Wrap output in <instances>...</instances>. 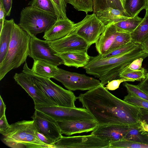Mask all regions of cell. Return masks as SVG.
Wrapping results in <instances>:
<instances>
[{
    "instance_id": "obj_29",
    "label": "cell",
    "mask_w": 148,
    "mask_h": 148,
    "mask_svg": "<svg viewBox=\"0 0 148 148\" xmlns=\"http://www.w3.org/2000/svg\"><path fill=\"white\" fill-rule=\"evenodd\" d=\"M146 70L142 68L139 70L133 71L127 67L120 73V78H126L141 82L146 78Z\"/></svg>"
},
{
    "instance_id": "obj_38",
    "label": "cell",
    "mask_w": 148,
    "mask_h": 148,
    "mask_svg": "<svg viewBox=\"0 0 148 148\" xmlns=\"http://www.w3.org/2000/svg\"><path fill=\"white\" fill-rule=\"evenodd\" d=\"M5 115L0 118V133L4 136L9 128Z\"/></svg>"
},
{
    "instance_id": "obj_1",
    "label": "cell",
    "mask_w": 148,
    "mask_h": 148,
    "mask_svg": "<svg viewBox=\"0 0 148 148\" xmlns=\"http://www.w3.org/2000/svg\"><path fill=\"white\" fill-rule=\"evenodd\" d=\"M77 99L99 125H140L138 116L140 108L116 97L101 84L80 94Z\"/></svg>"
},
{
    "instance_id": "obj_28",
    "label": "cell",
    "mask_w": 148,
    "mask_h": 148,
    "mask_svg": "<svg viewBox=\"0 0 148 148\" xmlns=\"http://www.w3.org/2000/svg\"><path fill=\"white\" fill-rule=\"evenodd\" d=\"M28 5L56 16L57 14L51 0H32Z\"/></svg>"
},
{
    "instance_id": "obj_21",
    "label": "cell",
    "mask_w": 148,
    "mask_h": 148,
    "mask_svg": "<svg viewBox=\"0 0 148 148\" xmlns=\"http://www.w3.org/2000/svg\"><path fill=\"white\" fill-rule=\"evenodd\" d=\"M14 19H5L3 28L0 32V63L3 60L8 51L11 39L14 23Z\"/></svg>"
},
{
    "instance_id": "obj_25",
    "label": "cell",
    "mask_w": 148,
    "mask_h": 148,
    "mask_svg": "<svg viewBox=\"0 0 148 148\" xmlns=\"http://www.w3.org/2000/svg\"><path fill=\"white\" fill-rule=\"evenodd\" d=\"M143 18L138 15L113 24L118 31L131 33L136 28Z\"/></svg>"
},
{
    "instance_id": "obj_4",
    "label": "cell",
    "mask_w": 148,
    "mask_h": 148,
    "mask_svg": "<svg viewBox=\"0 0 148 148\" xmlns=\"http://www.w3.org/2000/svg\"><path fill=\"white\" fill-rule=\"evenodd\" d=\"M33 120H23L10 125L2 140L12 148H51L41 141L36 134Z\"/></svg>"
},
{
    "instance_id": "obj_40",
    "label": "cell",
    "mask_w": 148,
    "mask_h": 148,
    "mask_svg": "<svg viewBox=\"0 0 148 148\" xmlns=\"http://www.w3.org/2000/svg\"><path fill=\"white\" fill-rule=\"evenodd\" d=\"M12 0H0L1 3L6 13V16L10 15L12 4Z\"/></svg>"
},
{
    "instance_id": "obj_42",
    "label": "cell",
    "mask_w": 148,
    "mask_h": 148,
    "mask_svg": "<svg viewBox=\"0 0 148 148\" xmlns=\"http://www.w3.org/2000/svg\"><path fill=\"white\" fill-rule=\"evenodd\" d=\"M140 110L138 116L139 121H144L148 124V110L140 108Z\"/></svg>"
},
{
    "instance_id": "obj_37",
    "label": "cell",
    "mask_w": 148,
    "mask_h": 148,
    "mask_svg": "<svg viewBox=\"0 0 148 148\" xmlns=\"http://www.w3.org/2000/svg\"><path fill=\"white\" fill-rule=\"evenodd\" d=\"M133 79L126 78H120L112 80L106 85L105 88L110 90H115L119 88L120 84L125 82H134Z\"/></svg>"
},
{
    "instance_id": "obj_14",
    "label": "cell",
    "mask_w": 148,
    "mask_h": 148,
    "mask_svg": "<svg viewBox=\"0 0 148 148\" xmlns=\"http://www.w3.org/2000/svg\"><path fill=\"white\" fill-rule=\"evenodd\" d=\"M49 42L52 47L58 53L87 52L90 46L82 38L73 33L60 39Z\"/></svg>"
},
{
    "instance_id": "obj_12",
    "label": "cell",
    "mask_w": 148,
    "mask_h": 148,
    "mask_svg": "<svg viewBox=\"0 0 148 148\" xmlns=\"http://www.w3.org/2000/svg\"><path fill=\"white\" fill-rule=\"evenodd\" d=\"M31 117L37 131L54 142L62 136L56 121L51 117L35 110Z\"/></svg>"
},
{
    "instance_id": "obj_45",
    "label": "cell",
    "mask_w": 148,
    "mask_h": 148,
    "mask_svg": "<svg viewBox=\"0 0 148 148\" xmlns=\"http://www.w3.org/2000/svg\"><path fill=\"white\" fill-rule=\"evenodd\" d=\"M140 45L142 51L148 54V38L145 40Z\"/></svg>"
},
{
    "instance_id": "obj_11",
    "label": "cell",
    "mask_w": 148,
    "mask_h": 148,
    "mask_svg": "<svg viewBox=\"0 0 148 148\" xmlns=\"http://www.w3.org/2000/svg\"><path fill=\"white\" fill-rule=\"evenodd\" d=\"M58 53L51 46L49 41L31 36L30 54L29 56L34 60H44L58 66L64 64L63 60Z\"/></svg>"
},
{
    "instance_id": "obj_10",
    "label": "cell",
    "mask_w": 148,
    "mask_h": 148,
    "mask_svg": "<svg viewBox=\"0 0 148 148\" xmlns=\"http://www.w3.org/2000/svg\"><path fill=\"white\" fill-rule=\"evenodd\" d=\"M110 143L90 134L87 135L62 137L55 142L53 148H109Z\"/></svg>"
},
{
    "instance_id": "obj_6",
    "label": "cell",
    "mask_w": 148,
    "mask_h": 148,
    "mask_svg": "<svg viewBox=\"0 0 148 148\" xmlns=\"http://www.w3.org/2000/svg\"><path fill=\"white\" fill-rule=\"evenodd\" d=\"M57 20L56 16L29 6L21 11L18 25L30 36H36L48 30Z\"/></svg>"
},
{
    "instance_id": "obj_34",
    "label": "cell",
    "mask_w": 148,
    "mask_h": 148,
    "mask_svg": "<svg viewBox=\"0 0 148 148\" xmlns=\"http://www.w3.org/2000/svg\"><path fill=\"white\" fill-rule=\"evenodd\" d=\"M123 85L126 88L128 94L133 95L148 101V94L141 90L137 85L124 82Z\"/></svg>"
},
{
    "instance_id": "obj_51",
    "label": "cell",
    "mask_w": 148,
    "mask_h": 148,
    "mask_svg": "<svg viewBox=\"0 0 148 148\" xmlns=\"http://www.w3.org/2000/svg\"><path fill=\"white\" fill-rule=\"evenodd\" d=\"M146 78L148 79V72L147 73V74H146Z\"/></svg>"
},
{
    "instance_id": "obj_2",
    "label": "cell",
    "mask_w": 148,
    "mask_h": 148,
    "mask_svg": "<svg viewBox=\"0 0 148 148\" xmlns=\"http://www.w3.org/2000/svg\"><path fill=\"white\" fill-rule=\"evenodd\" d=\"M147 57L148 54L142 51L140 44L130 51L116 56L102 58L99 54L90 56L88 63L83 68L88 74L99 78L104 86L112 80L120 78V73L134 60Z\"/></svg>"
},
{
    "instance_id": "obj_47",
    "label": "cell",
    "mask_w": 148,
    "mask_h": 148,
    "mask_svg": "<svg viewBox=\"0 0 148 148\" xmlns=\"http://www.w3.org/2000/svg\"><path fill=\"white\" fill-rule=\"evenodd\" d=\"M140 127L141 130L142 131H145L148 133V124L145 123L144 121H139Z\"/></svg>"
},
{
    "instance_id": "obj_20",
    "label": "cell",
    "mask_w": 148,
    "mask_h": 148,
    "mask_svg": "<svg viewBox=\"0 0 148 148\" xmlns=\"http://www.w3.org/2000/svg\"><path fill=\"white\" fill-rule=\"evenodd\" d=\"M58 55L63 60L64 65L77 68L86 66L90 57L87 52L58 53Z\"/></svg>"
},
{
    "instance_id": "obj_19",
    "label": "cell",
    "mask_w": 148,
    "mask_h": 148,
    "mask_svg": "<svg viewBox=\"0 0 148 148\" xmlns=\"http://www.w3.org/2000/svg\"><path fill=\"white\" fill-rule=\"evenodd\" d=\"M95 13L97 17L106 25L131 17L125 12L111 7L99 11Z\"/></svg>"
},
{
    "instance_id": "obj_41",
    "label": "cell",
    "mask_w": 148,
    "mask_h": 148,
    "mask_svg": "<svg viewBox=\"0 0 148 148\" xmlns=\"http://www.w3.org/2000/svg\"><path fill=\"white\" fill-rule=\"evenodd\" d=\"M36 134L41 141L50 146L51 148H52V146L54 143L53 141L49 139L43 134L37 131L36 132Z\"/></svg>"
},
{
    "instance_id": "obj_16",
    "label": "cell",
    "mask_w": 148,
    "mask_h": 148,
    "mask_svg": "<svg viewBox=\"0 0 148 148\" xmlns=\"http://www.w3.org/2000/svg\"><path fill=\"white\" fill-rule=\"evenodd\" d=\"M128 127V126L115 124L98 125L91 134L110 143L123 139Z\"/></svg>"
},
{
    "instance_id": "obj_17",
    "label": "cell",
    "mask_w": 148,
    "mask_h": 148,
    "mask_svg": "<svg viewBox=\"0 0 148 148\" xmlns=\"http://www.w3.org/2000/svg\"><path fill=\"white\" fill-rule=\"evenodd\" d=\"M74 24L68 18L57 20L48 30L44 32L43 38L49 41L62 38L72 33Z\"/></svg>"
},
{
    "instance_id": "obj_30",
    "label": "cell",
    "mask_w": 148,
    "mask_h": 148,
    "mask_svg": "<svg viewBox=\"0 0 148 148\" xmlns=\"http://www.w3.org/2000/svg\"><path fill=\"white\" fill-rule=\"evenodd\" d=\"M140 44L131 41L125 45L116 48L108 54L100 56L102 58H108L119 56L126 53L138 47Z\"/></svg>"
},
{
    "instance_id": "obj_32",
    "label": "cell",
    "mask_w": 148,
    "mask_h": 148,
    "mask_svg": "<svg viewBox=\"0 0 148 148\" xmlns=\"http://www.w3.org/2000/svg\"><path fill=\"white\" fill-rule=\"evenodd\" d=\"M109 148H148V145L123 139L110 143Z\"/></svg>"
},
{
    "instance_id": "obj_49",
    "label": "cell",
    "mask_w": 148,
    "mask_h": 148,
    "mask_svg": "<svg viewBox=\"0 0 148 148\" xmlns=\"http://www.w3.org/2000/svg\"><path fill=\"white\" fill-rule=\"evenodd\" d=\"M145 9L146 12L145 15H148V0H147L146 7Z\"/></svg>"
},
{
    "instance_id": "obj_24",
    "label": "cell",
    "mask_w": 148,
    "mask_h": 148,
    "mask_svg": "<svg viewBox=\"0 0 148 148\" xmlns=\"http://www.w3.org/2000/svg\"><path fill=\"white\" fill-rule=\"evenodd\" d=\"M132 41L141 44L148 38V15H145L140 23L131 34Z\"/></svg>"
},
{
    "instance_id": "obj_39",
    "label": "cell",
    "mask_w": 148,
    "mask_h": 148,
    "mask_svg": "<svg viewBox=\"0 0 148 148\" xmlns=\"http://www.w3.org/2000/svg\"><path fill=\"white\" fill-rule=\"evenodd\" d=\"M144 59L140 58L133 61L128 66L130 69L133 71L138 70L141 69L142 63Z\"/></svg>"
},
{
    "instance_id": "obj_27",
    "label": "cell",
    "mask_w": 148,
    "mask_h": 148,
    "mask_svg": "<svg viewBox=\"0 0 148 148\" xmlns=\"http://www.w3.org/2000/svg\"><path fill=\"white\" fill-rule=\"evenodd\" d=\"M93 12L95 13L110 7L125 12L121 0H92Z\"/></svg>"
},
{
    "instance_id": "obj_23",
    "label": "cell",
    "mask_w": 148,
    "mask_h": 148,
    "mask_svg": "<svg viewBox=\"0 0 148 148\" xmlns=\"http://www.w3.org/2000/svg\"><path fill=\"white\" fill-rule=\"evenodd\" d=\"M124 139L148 145V133L141 130L140 126L128 127Z\"/></svg>"
},
{
    "instance_id": "obj_22",
    "label": "cell",
    "mask_w": 148,
    "mask_h": 148,
    "mask_svg": "<svg viewBox=\"0 0 148 148\" xmlns=\"http://www.w3.org/2000/svg\"><path fill=\"white\" fill-rule=\"evenodd\" d=\"M32 71L40 76L47 78H53L60 73L58 66L41 60H34L31 69Z\"/></svg>"
},
{
    "instance_id": "obj_8",
    "label": "cell",
    "mask_w": 148,
    "mask_h": 148,
    "mask_svg": "<svg viewBox=\"0 0 148 148\" xmlns=\"http://www.w3.org/2000/svg\"><path fill=\"white\" fill-rule=\"evenodd\" d=\"M34 108L56 121L96 120L87 110L84 108L40 105H35Z\"/></svg>"
},
{
    "instance_id": "obj_46",
    "label": "cell",
    "mask_w": 148,
    "mask_h": 148,
    "mask_svg": "<svg viewBox=\"0 0 148 148\" xmlns=\"http://www.w3.org/2000/svg\"><path fill=\"white\" fill-rule=\"evenodd\" d=\"M6 16L5 11L1 3H0V20L5 19Z\"/></svg>"
},
{
    "instance_id": "obj_3",
    "label": "cell",
    "mask_w": 148,
    "mask_h": 148,
    "mask_svg": "<svg viewBox=\"0 0 148 148\" xmlns=\"http://www.w3.org/2000/svg\"><path fill=\"white\" fill-rule=\"evenodd\" d=\"M31 36L14 23L11 40L6 55L0 63V80L11 70L26 61L30 54Z\"/></svg>"
},
{
    "instance_id": "obj_5",
    "label": "cell",
    "mask_w": 148,
    "mask_h": 148,
    "mask_svg": "<svg viewBox=\"0 0 148 148\" xmlns=\"http://www.w3.org/2000/svg\"><path fill=\"white\" fill-rule=\"evenodd\" d=\"M22 72L31 75L37 87L57 106L76 107L75 102L77 97L71 90L63 88L53 82L50 78L35 73L29 68L26 62Z\"/></svg>"
},
{
    "instance_id": "obj_44",
    "label": "cell",
    "mask_w": 148,
    "mask_h": 148,
    "mask_svg": "<svg viewBox=\"0 0 148 148\" xmlns=\"http://www.w3.org/2000/svg\"><path fill=\"white\" fill-rule=\"evenodd\" d=\"M6 109L5 104L1 96H0V118L5 115V111Z\"/></svg>"
},
{
    "instance_id": "obj_9",
    "label": "cell",
    "mask_w": 148,
    "mask_h": 148,
    "mask_svg": "<svg viewBox=\"0 0 148 148\" xmlns=\"http://www.w3.org/2000/svg\"><path fill=\"white\" fill-rule=\"evenodd\" d=\"M60 73L53 79L60 82L70 90H88L101 84L95 78L76 73L67 71L59 68Z\"/></svg>"
},
{
    "instance_id": "obj_35",
    "label": "cell",
    "mask_w": 148,
    "mask_h": 148,
    "mask_svg": "<svg viewBox=\"0 0 148 148\" xmlns=\"http://www.w3.org/2000/svg\"><path fill=\"white\" fill-rule=\"evenodd\" d=\"M57 14V20L65 19L66 14V3L65 0H51Z\"/></svg>"
},
{
    "instance_id": "obj_48",
    "label": "cell",
    "mask_w": 148,
    "mask_h": 148,
    "mask_svg": "<svg viewBox=\"0 0 148 148\" xmlns=\"http://www.w3.org/2000/svg\"><path fill=\"white\" fill-rule=\"evenodd\" d=\"M5 20H0V32L1 31L3 26L4 22Z\"/></svg>"
},
{
    "instance_id": "obj_13",
    "label": "cell",
    "mask_w": 148,
    "mask_h": 148,
    "mask_svg": "<svg viewBox=\"0 0 148 148\" xmlns=\"http://www.w3.org/2000/svg\"><path fill=\"white\" fill-rule=\"evenodd\" d=\"M14 79L32 98L34 105L57 106L47 97L34 84L32 77L23 72L16 73Z\"/></svg>"
},
{
    "instance_id": "obj_26",
    "label": "cell",
    "mask_w": 148,
    "mask_h": 148,
    "mask_svg": "<svg viewBox=\"0 0 148 148\" xmlns=\"http://www.w3.org/2000/svg\"><path fill=\"white\" fill-rule=\"evenodd\" d=\"M147 0H125L123 7L126 13L131 17L138 15L146 7Z\"/></svg>"
},
{
    "instance_id": "obj_50",
    "label": "cell",
    "mask_w": 148,
    "mask_h": 148,
    "mask_svg": "<svg viewBox=\"0 0 148 148\" xmlns=\"http://www.w3.org/2000/svg\"><path fill=\"white\" fill-rule=\"evenodd\" d=\"M121 1L123 4V6L125 0H121Z\"/></svg>"
},
{
    "instance_id": "obj_36",
    "label": "cell",
    "mask_w": 148,
    "mask_h": 148,
    "mask_svg": "<svg viewBox=\"0 0 148 148\" xmlns=\"http://www.w3.org/2000/svg\"><path fill=\"white\" fill-rule=\"evenodd\" d=\"M123 100L140 108L148 110V101L135 96L128 94L124 97Z\"/></svg>"
},
{
    "instance_id": "obj_33",
    "label": "cell",
    "mask_w": 148,
    "mask_h": 148,
    "mask_svg": "<svg viewBox=\"0 0 148 148\" xmlns=\"http://www.w3.org/2000/svg\"><path fill=\"white\" fill-rule=\"evenodd\" d=\"M131 34L119 32L117 30L112 50L132 41Z\"/></svg>"
},
{
    "instance_id": "obj_43",
    "label": "cell",
    "mask_w": 148,
    "mask_h": 148,
    "mask_svg": "<svg viewBox=\"0 0 148 148\" xmlns=\"http://www.w3.org/2000/svg\"><path fill=\"white\" fill-rule=\"evenodd\" d=\"M137 86L141 90L148 94V79L145 78L143 79Z\"/></svg>"
},
{
    "instance_id": "obj_18",
    "label": "cell",
    "mask_w": 148,
    "mask_h": 148,
    "mask_svg": "<svg viewBox=\"0 0 148 148\" xmlns=\"http://www.w3.org/2000/svg\"><path fill=\"white\" fill-rule=\"evenodd\" d=\"M116 32V27L114 24L106 26L105 30L95 43L96 50L101 56L105 55L112 50Z\"/></svg>"
},
{
    "instance_id": "obj_31",
    "label": "cell",
    "mask_w": 148,
    "mask_h": 148,
    "mask_svg": "<svg viewBox=\"0 0 148 148\" xmlns=\"http://www.w3.org/2000/svg\"><path fill=\"white\" fill-rule=\"evenodd\" d=\"M67 3L71 5L76 10L83 11L87 14L93 12L92 0H65Z\"/></svg>"
},
{
    "instance_id": "obj_15",
    "label": "cell",
    "mask_w": 148,
    "mask_h": 148,
    "mask_svg": "<svg viewBox=\"0 0 148 148\" xmlns=\"http://www.w3.org/2000/svg\"><path fill=\"white\" fill-rule=\"evenodd\" d=\"M56 121L62 134L68 136L76 134L92 131L99 125L96 120H57Z\"/></svg>"
},
{
    "instance_id": "obj_7",
    "label": "cell",
    "mask_w": 148,
    "mask_h": 148,
    "mask_svg": "<svg viewBox=\"0 0 148 148\" xmlns=\"http://www.w3.org/2000/svg\"><path fill=\"white\" fill-rule=\"evenodd\" d=\"M106 26L93 12L90 14H86L82 20L75 23L72 33L82 38L90 46L95 44Z\"/></svg>"
}]
</instances>
